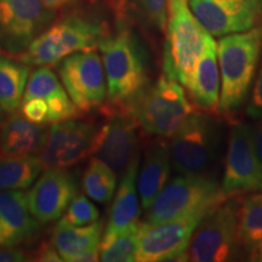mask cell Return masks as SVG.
Returning <instances> with one entry per match:
<instances>
[{"label":"cell","mask_w":262,"mask_h":262,"mask_svg":"<svg viewBox=\"0 0 262 262\" xmlns=\"http://www.w3.org/2000/svg\"><path fill=\"white\" fill-rule=\"evenodd\" d=\"M106 74L107 98L112 108L129 110L149 86L148 56L139 38L123 24L100 44Z\"/></svg>","instance_id":"obj_1"},{"label":"cell","mask_w":262,"mask_h":262,"mask_svg":"<svg viewBox=\"0 0 262 262\" xmlns=\"http://www.w3.org/2000/svg\"><path fill=\"white\" fill-rule=\"evenodd\" d=\"M262 56V25L222 37L217 42L221 74L217 111L228 114L247 102Z\"/></svg>","instance_id":"obj_2"},{"label":"cell","mask_w":262,"mask_h":262,"mask_svg":"<svg viewBox=\"0 0 262 262\" xmlns=\"http://www.w3.org/2000/svg\"><path fill=\"white\" fill-rule=\"evenodd\" d=\"M110 35L103 22L84 15H68L38 35L18 60L28 66H55L79 51L95 50Z\"/></svg>","instance_id":"obj_3"},{"label":"cell","mask_w":262,"mask_h":262,"mask_svg":"<svg viewBox=\"0 0 262 262\" xmlns=\"http://www.w3.org/2000/svg\"><path fill=\"white\" fill-rule=\"evenodd\" d=\"M165 33L163 73L187 86L210 34L193 15L188 0H168Z\"/></svg>","instance_id":"obj_4"},{"label":"cell","mask_w":262,"mask_h":262,"mask_svg":"<svg viewBox=\"0 0 262 262\" xmlns=\"http://www.w3.org/2000/svg\"><path fill=\"white\" fill-rule=\"evenodd\" d=\"M228 196L205 173H179L168 181L147 210L145 222L156 224L192 214H208Z\"/></svg>","instance_id":"obj_5"},{"label":"cell","mask_w":262,"mask_h":262,"mask_svg":"<svg viewBox=\"0 0 262 262\" xmlns=\"http://www.w3.org/2000/svg\"><path fill=\"white\" fill-rule=\"evenodd\" d=\"M129 111L147 134L171 137L193 113L182 84L162 75L136 98Z\"/></svg>","instance_id":"obj_6"},{"label":"cell","mask_w":262,"mask_h":262,"mask_svg":"<svg viewBox=\"0 0 262 262\" xmlns=\"http://www.w3.org/2000/svg\"><path fill=\"white\" fill-rule=\"evenodd\" d=\"M220 123L206 113L189 114L169 142L172 168L179 173H205L217 159Z\"/></svg>","instance_id":"obj_7"},{"label":"cell","mask_w":262,"mask_h":262,"mask_svg":"<svg viewBox=\"0 0 262 262\" xmlns=\"http://www.w3.org/2000/svg\"><path fill=\"white\" fill-rule=\"evenodd\" d=\"M238 210L234 201H225L203 217L189 242V260L225 262L241 257L243 247L238 233Z\"/></svg>","instance_id":"obj_8"},{"label":"cell","mask_w":262,"mask_h":262,"mask_svg":"<svg viewBox=\"0 0 262 262\" xmlns=\"http://www.w3.org/2000/svg\"><path fill=\"white\" fill-rule=\"evenodd\" d=\"M205 215H186L156 224L142 222L136 261H189V242Z\"/></svg>","instance_id":"obj_9"},{"label":"cell","mask_w":262,"mask_h":262,"mask_svg":"<svg viewBox=\"0 0 262 262\" xmlns=\"http://www.w3.org/2000/svg\"><path fill=\"white\" fill-rule=\"evenodd\" d=\"M221 187L227 196L262 192V163L250 124L237 123L231 127Z\"/></svg>","instance_id":"obj_10"},{"label":"cell","mask_w":262,"mask_h":262,"mask_svg":"<svg viewBox=\"0 0 262 262\" xmlns=\"http://www.w3.org/2000/svg\"><path fill=\"white\" fill-rule=\"evenodd\" d=\"M55 18L41 0H0V47L19 56Z\"/></svg>","instance_id":"obj_11"},{"label":"cell","mask_w":262,"mask_h":262,"mask_svg":"<svg viewBox=\"0 0 262 262\" xmlns=\"http://www.w3.org/2000/svg\"><path fill=\"white\" fill-rule=\"evenodd\" d=\"M58 75L71 100L80 112L101 107L107 97L106 74L97 51H79L64 57Z\"/></svg>","instance_id":"obj_12"},{"label":"cell","mask_w":262,"mask_h":262,"mask_svg":"<svg viewBox=\"0 0 262 262\" xmlns=\"http://www.w3.org/2000/svg\"><path fill=\"white\" fill-rule=\"evenodd\" d=\"M140 124L129 110L112 108L102 126L97 127L90 156H95L114 171H122L136 155Z\"/></svg>","instance_id":"obj_13"},{"label":"cell","mask_w":262,"mask_h":262,"mask_svg":"<svg viewBox=\"0 0 262 262\" xmlns=\"http://www.w3.org/2000/svg\"><path fill=\"white\" fill-rule=\"evenodd\" d=\"M188 4L212 37L249 31L262 21V0H188Z\"/></svg>","instance_id":"obj_14"},{"label":"cell","mask_w":262,"mask_h":262,"mask_svg":"<svg viewBox=\"0 0 262 262\" xmlns=\"http://www.w3.org/2000/svg\"><path fill=\"white\" fill-rule=\"evenodd\" d=\"M96 130L75 118L51 124L38 153L44 168H70L89 156Z\"/></svg>","instance_id":"obj_15"},{"label":"cell","mask_w":262,"mask_h":262,"mask_svg":"<svg viewBox=\"0 0 262 262\" xmlns=\"http://www.w3.org/2000/svg\"><path fill=\"white\" fill-rule=\"evenodd\" d=\"M78 183L66 168H47L27 193L32 215L40 225L58 220L77 194Z\"/></svg>","instance_id":"obj_16"},{"label":"cell","mask_w":262,"mask_h":262,"mask_svg":"<svg viewBox=\"0 0 262 262\" xmlns=\"http://www.w3.org/2000/svg\"><path fill=\"white\" fill-rule=\"evenodd\" d=\"M39 224L28 206L27 193L0 192V248H15L38 233Z\"/></svg>","instance_id":"obj_17"},{"label":"cell","mask_w":262,"mask_h":262,"mask_svg":"<svg viewBox=\"0 0 262 262\" xmlns=\"http://www.w3.org/2000/svg\"><path fill=\"white\" fill-rule=\"evenodd\" d=\"M31 98H41L48 103L49 124L74 119L80 116V111L71 100L62 81L60 83L57 75L47 66L37 68L29 75L24 101Z\"/></svg>","instance_id":"obj_18"},{"label":"cell","mask_w":262,"mask_h":262,"mask_svg":"<svg viewBox=\"0 0 262 262\" xmlns=\"http://www.w3.org/2000/svg\"><path fill=\"white\" fill-rule=\"evenodd\" d=\"M193 102L204 111H216L220 102L221 74L217 58V44L210 34L186 86Z\"/></svg>","instance_id":"obj_19"},{"label":"cell","mask_w":262,"mask_h":262,"mask_svg":"<svg viewBox=\"0 0 262 262\" xmlns=\"http://www.w3.org/2000/svg\"><path fill=\"white\" fill-rule=\"evenodd\" d=\"M171 166L168 142L158 140L147 148L137 175V189L143 210H148L158 193L168 183Z\"/></svg>","instance_id":"obj_20"},{"label":"cell","mask_w":262,"mask_h":262,"mask_svg":"<svg viewBox=\"0 0 262 262\" xmlns=\"http://www.w3.org/2000/svg\"><path fill=\"white\" fill-rule=\"evenodd\" d=\"M140 156L135 155L126 168L124 169L119 186L116 189L110 220L104 229V234H112L126 228L134 222L140 221L141 206L137 189V175H139Z\"/></svg>","instance_id":"obj_21"},{"label":"cell","mask_w":262,"mask_h":262,"mask_svg":"<svg viewBox=\"0 0 262 262\" xmlns=\"http://www.w3.org/2000/svg\"><path fill=\"white\" fill-rule=\"evenodd\" d=\"M103 226L100 220L88 226H74L63 217L55 226L51 242L62 260L78 262L84 254L100 248Z\"/></svg>","instance_id":"obj_22"},{"label":"cell","mask_w":262,"mask_h":262,"mask_svg":"<svg viewBox=\"0 0 262 262\" xmlns=\"http://www.w3.org/2000/svg\"><path fill=\"white\" fill-rule=\"evenodd\" d=\"M47 129L32 123L18 113H12L0 125V153L8 156L38 155Z\"/></svg>","instance_id":"obj_23"},{"label":"cell","mask_w":262,"mask_h":262,"mask_svg":"<svg viewBox=\"0 0 262 262\" xmlns=\"http://www.w3.org/2000/svg\"><path fill=\"white\" fill-rule=\"evenodd\" d=\"M29 72L24 62L0 56V107L4 113H15L22 104Z\"/></svg>","instance_id":"obj_24"},{"label":"cell","mask_w":262,"mask_h":262,"mask_svg":"<svg viewBox=\"0 0 262 262\" xmlns=\"http://www.w3.org/2000/svg\"><path fill=\"white\" fill-rule=\"evenodd\" d=\"M44 168L39 157L0 153V192L31 187Z\"/></svg>","instance_id":"obj_25"},{"label":"cell","mask_w":262,"mask_h":262,"mask_svg":"<svg viewBox=\"0 0 262 262\" xmlns=\"http://www.w3.org/2000/svg\"><path fill=\"white\" fill-rule=\"evenodd\" d=\"M141 225L142 222L137 221L117 233L103 234L102 241L100 243V261H136Z\"/></svg>","instance_id":"obj_26"},{"label":"cell","mask_w":262,"mask_h":262,"mask_svg":"<svg viewBox=\"0 0 262 262\" xmlns=\"http://www.w3.org/2000/svg\"><path fill=\"white\" fill-rule=\"evenodd\" d=\"M238 233L245 253L262 244V193L245 196L238 210Z\"/></svg>","instance_id":"obj_27"},{"label":"cell","mask_w":262,"mask_h":262,"mask_svg":"<svg viewBox=\"0 0 262 262\" xmlns=\"http://www.w3.org/2000/svg\"><path fill=\"white\" fill-rule=\"evenodd\" d=\"M83 189L89 198L101 204L110 203L117 189V175L112 168L95 157L83 176Z\"/></svg>","instance_id":"obj_28"},{"label":"cell","mask_w":262,"mask_h":262,"mask_svg":"<svg viewBox=\"0 0 262 262\" xmlns=\"http://www.w3.org/2000/svg\"><path fill=\"white\" fill-rule=\"evenodd\" d=\"M146 28L165 33L168 24V0H123L120 10L125 8Z\"/></svg>","instance_id":"obj_29"},{"label":"cell","mask_w":262,"mask_h":262,"mask_svg":"<svg viewBox=\"0 0 262 262\" xmlns=\"http://www.w3.org/2000/svg\"><path fill=\"white\" fill-rule=\"evenodd\" d=\"M64 219L74 226H88L100 220V211L84 194H75L66 210Z\"/></svg>","instance_id":"obj_30"},{"label":"cell","mask_w":262,"mask_h":262,"mask_svg":"<svg viewBox=\"0 0 262 262\" xmlns=\"http://www.w3.org/2000/svg\"><path fill=\"white\" fill-rule=\"evenodd\" d=\"M21 114L29 122L45 125L49 124V106L41 98L22 101Z\"/></svg>","instance_id":"obj_31"},{"label":"cell","mask_w":262,"mask_h":262,"mask_svg":"<svg viewBox=\"0 0 262 262\" xmlns=\"http://www.w3.org/2000/svg\"><path fill=\"white\" fill-rule=\"evenodd\" d=\"M247 116L254 120H258L262 118V62L256 79L254 81V88L251 90L250 98H249Z\"/></svg>","instance_id":"obj_32"},{"label":"cell","mask_w":262,"mask_h":262,"mask_svg":"<svg viewBox=\"0 0 262 262\" xmlns=\"http://www.w3.org/2000/svg\"><path fill=\"white\" fill-rule=\"evenodd\" d=\"M32 260L41 261V262H61L63 261L58 254L56 248L54 247L52 242L50 243H42L40 247L37 249L34 256Z\"/></svg>","instance_id":"obj_33"},{"label":"cell","mask_w":262,"mask_h":262,"mask_svg":"<svg viewBox=\"0 0 262 262\" xmlns=\"http://www.w3.org/2000/svg\"><path fill=\"white\" fill-rule=\"evenodd\" d=\"M28 255L19 249L0 248V262H24L29 261Z\"/></svg>","instance_id":"obj_34"},{"label":"cell","mask_w":262,"mask_h":262,"mask_svg":"<svg viewBox=\"0 0 262 262\" xmlns=\"http://www.w3.org/2000/svg\"><path fill=\"white\" fill-rule=\"evenodd\" d=\"M254 135H255V145H256L257 155L260 157L262 163V118L258 119V123L254 125Z\"/></svg>","instance_id":"obj_35"},{"label":"cell","mask_w":262,"mask_h":262,"mask_svg":"<svg viewBox=\"0 0 262 262\" xmlns=\"http://www.w3.org/2000/svg\"><path fill=\"white\" fill-rule=\"evenodd\" d=\"M48 8H50L52 10H56L58 8H62V6L70 4V3L74 2V0H41Z\"/></svg>","instance_id":"obj_36"},{"label":"cell","mask_w":262,"mask_h":262,"mask_svg":"<svg viewBox=\"0 0 262 262\" xmlns=\"http://www.w3.org/2000/svg\"><path fill=\"white\" fill-rule=\"evenodd\" d=\"M247 256H248V260L250 261L262 262V244L257 245V247L254 248L253 250L248 251Z\"/></svg>","instance_id":"obj_37"},{"label":"cell","mask_w":262,"mask_h":262,"mask_svg":"<svg viewBox=\"0 0 262 262\" xmlns=\"http://www.w3.org/2000/svg\"><path fill=\"white\" fill-rule=\"evenodd\" d=\"M3 116H4V112H3L2 107H0V122H2V119H3Z\"/></svg>","instance_id":"obj_38"},{"label":"cell","mask_w":262,"mask_h":262,"mask_svg":"<svg viewBox=\"0 0 262 262\" xmlns=\"http://www.w3.org/2000/svg\"><path fill=\"white\" fill-rule=\"evenodd\" d=\"M4 54H5V50L2 47H0V56H2V55H4Z\"/></svg>","instance_id":"obj_39"},{"label":"cell","mask_w":262,"mask_h":262,"mask_svg":"<svg viewBox=\"0 0 262 262\" xmlns=\"http://www.w3.org/2000/svg\"><path fill=\"white\" fill-rule=\"evenodd\" d=\"M113 2H116L117 4H120V2H122V0H113ZM120 6V5H119Z\"/></svg>","instance_id":"obj_40"}]
</instances>
